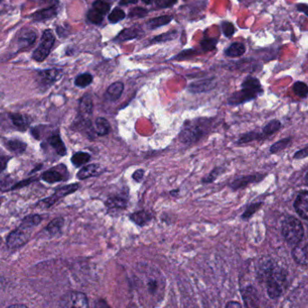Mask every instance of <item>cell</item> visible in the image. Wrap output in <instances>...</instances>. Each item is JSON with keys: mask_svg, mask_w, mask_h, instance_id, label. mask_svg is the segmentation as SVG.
Listing matches in <instances>:
<instances>
[{"mask_svg": "<svg viewBox=\"0 0 308 308\" xmlns=\"http://www.w3.org/2000/svg\"><path fill=\"white\" fill-rule=\"evenodd\" d=\"M212 124L213 120L207 117L188 120L183 125L178 139L184 145H194L208 134L211 129Z\"/></svg>", "mask_w": 308, "mask_h": 308, "instance_id": "cell-1", "label": "cell"}, {"mask_svg": "<svg viewBox=\"0 0 308 308\" xmlns=\"http://www.w3.org/2000/svg\"><path fill=\"white\" fill-rule=\"evenodd\" d=\"M262 92L263 90L260 80L253 76H248L242 82L241 90L232 94L227 101L228 104L236 106L254 99Z\"/></svg>", "mask_w": 308, "mask_h": 308, "instance_id": "cell-2", "label": "cell"}, {"mask_svg": "<svg viewBox=\"0 0 308 308\" xmlns=\"http://www.w3.org/2000/svg\"><path fill=\"white\" fill-rule=\"evenodd\" d=\"M282 234L290 244H298L304 238L303 224L296 217L289 216L283 221Z\"/></svg>", "mask_w": 308, "mask_h": 308, "instance_id": "cell-3", "label": "cell"}, {"mask_svg": "<svg viewBox=\"0 0 308 308\" xmlns=\"http://www.w3.org/2000/svg\"><path fill=\"white\" fill-rule=\"evenodd\" d=\"M55 43V36L51 30H45L42 36L41 43L33 53V59L36 61H44L48 57Z\"/></svg>", "mask_w": 308, "mask_h": 308, "instance_id": "cell-4", "label": "cell"}, {"mask_svg": "<svg viewBox=\"0 0 308 308\" xmlns=\"http://www.w3.org/2000/svg\"><path fill=\"white\" fill-rule=\"evenodd\" d=\"M59 308H89V300L85 294L71 291L61 297Z\"/></svg>", "mask_w": 308, "mask_h": 308, "instance_id": "cell-5", "label": "cell"}, {"mask_svg": "<svg viewBox=\"0 0 308 308\" xmlns=\"http://www.w3.org/2000/svg\"><path fill=\"white\" fill-rule=\"evenodd\" d=\"M128 199V190H127L110 196L105 202V204L108 213L110 215H114L127 209Z\"/></svg>", "mask_w": 308, "mask_h": 308, "instance_id": "cell-6", "label": "cell"}, {"mask_svg": "<svg viewBox=\"0 0 308 308\" xmlns=\"http://www.w3.org/2000/svg\"><path fill=\"white\" fill-rule=\"evenodd\" d=\"M78 189H79V184H78V183H73V184H70V185H66V186L60 187V188L55 190V192L52 194L51 197L40 201L39 204H42L43 208H51L53 204H55L58 201L60 200L61 198L67 197L71 194L75 193Z\"/></svg>", "mask_w": 308, "mask_h": 308, "instance_id": "cell-7", "label": "cell"}, {"mask_svg": "<svg viewBox=\"0 0 308 308\" xmlns=\"http://www.w3.org/2000/svg\"><path fill=\"white\" fill-rule=\"evenodd\" d=\"M31 235V229L20 225L16 230L13 231L11 234L8 235L7 239V244L9 249H17L23 245L26 244L29 240Z\"/></svg>", "mask_w": 308, "mask_h": 308, "instance_id": "cell-8", "label": "cell"}, {"mask_svg": "<svg viewBox=\"0 0 308 308\" xmlns=\"http://www.w3.org/2000/svg\"><path fill=\"white\" fill-rule=\"evenodd\" d=\"M93 100L89 94H85L79 100L78 104V120L90 121L93 114Z\"/></svg>", "mask_w": 308, "mask_h": 308, "instance_id": "cell-9", "label": "cell"}, {"mask_svg": "<svg viewBox=\"0 0 308 308\" xmlns=\"http://www.w3.org/2000/svg\"><path fill=\"white\" fill-rule=\"evenodd\" d=\"M215 86H216V81L215 78H203V79L191 82L188 87V89L190 92L193 94L204 93L213 90L215 89Z\"/></svg>", "mask_w": 308, "mask_h": 308, "instance_id": "cell-10", "label": "cell"}, {"mask_svg": "<svg viewBox=\"0 0 308 308\" xmlns=\"http://www.w3.org/2000/svg\"><path fill=\"white\" fill-rule=\"evenodd\" d=\"M143 34V31L141 26L138 25L130 26L128 28L122 30L116 36H115L113 41L115 43H124V42L131 41L136 38L141 36V34Z\"/></svg>", "mask_w": 308, "mask_h": 308, "instance_id": "cell-11", "label": "cell"}, {"mask_svg": "<svg viewBox=\"0 0 308 308\" xmlns=\"http://www.w3.org/2000/svg\"><path fill=\"white\" fill-rule=\"evenodd\" d=\"M63 76V71L59 69H50L39 72V80L43 87L48 88L59 80Z\"/></svg>", "mask_w": 308, "mask_h": 308, "instance_id": "cell-12", "label": "cell"}, {"mask_svg": "<svg viewBox=\"0 0 308 308\" xmlns=\"http://www.w3.org/2000/svg\"><path fill=\"white\" fill-rule=\"evenodd\" d=\"M267 290L271 298H277L281 296L283 291L281 278L277 275H269L267 277Z\"/></svg>", "mask_w": 308, "mask_h": 308, "instance_id": "cell-13", "label": "cell"}, {"mask_svg": "<svg viewBox=\"0 0 308 308\" xmlns=\"http://www.w3.org/2000/svg\"><path fill=\"white\" fill-rule=\"evenodd\" d=\"M294 260L298 264L307 265L308 264V239L306 241H302L295 246L293 250Z\"/></svg>", "mask_w": 308, "mask_h": 308, "instance_id": "cell-14", "label": "cell"}, {"mask_svg": "<svg viewBox=\"0 0 308 308\" xmlns=\"http://www.w3.org/2000/svg\"><path fill=\"white\" fill-rule=\"evenodd\" d=\"M102 173H103V170L100 167V165L96 163L89 164V165H86L84 167H82L78 171L77 173V178L79 180H85L87 178L99 176Z\"/></svg>", "mask_w": 308, "mask_h": 308, "instance_id": "cell-15", "label": "cell"}, {"mask_svg": "<svg viewBox=\"0 0 308 308\" xmlns=\"http://www.w3.org/2000/svg\"><path fill=\"white\" fill-rule=\"evenodd\" d=\"M295 208L302 218L308 220V191H304L297 196L295 201Z\"/></svg>", "mask_w": 308, "mask_h": 308, "instance_id": "cell-16", "label": "cell"}, {"mask_svg": "<svg viewBox=\"0 0 308 308\" xmlns=\"http://www.w3.org/2000/svg\"><path fill=\"white\" fill-rule=\"evenodd\" d=\"M57 15H58V5L47 7L39 11L35 12L31 15V18L34 19V21H36V22H42V21L52 19Z\"/></svg>", "mask_w": 308, "mask_h": 308, "instance_id": "cell-17", "label": "cell"}, {"mask_svg": "<svg viewBox=\"0 0 308 308\" xmlns=\"http://www.w3.org/2000/svg\"><path fill=\"white\" fill-rule=\"evenodd\" d=\"M125 89V85L121 81L114 82L113 84L108 87L105 97L108 101L115 102L118 100L119 98L122 96V92Z\"/></svg>", "mask_w": 308, "mask_h": 308, "instance_id": "cell-18", "label": "cell"}, {"mask_svg": "<svg viewBox=\"0 0 308 308\" xmlns=\"http://www.w3.org/2000/svg\"><path fill=\"white\" fill-rule=\"evenodd\" d=\"M129 218L132 222L137 224L138 227H143L152 221L153 215L149 211L141 210V211H136L131 214L129 215Z\"/></svg>", "mask_w": 308, "mask_h": 308, "instance_id": "cell-19", "label": "cell"}, {"mask_svg": "<svg viewBox=\"0 0 308 308\" xmlns=\"http://www.w3.org/2000/svg\"><path fill=\"white\" fill-rule=\"evenodd\" d=\"M261 178H259L256 175L244 176V177H241V178L234 179V180L231 182L229 186H230L231 189H233L234 190H240V189L248 186L249 184L253 183V182L259 181Z\"/></svg>", "mask_w": 308, "mask_h": 308, "instance_id": "cell-20", "label": "cell"}, {"mask_svg": "<svg viewBox=\"0 0 308 308\" xmlns=\"http://www.w3.org/2000/svg\"><path fill=\"white\" fill-rule=\"evenodd\" d=\"M48 143L57 152L59 156H65L67 154V149L59 134H52L48 138Z\"/></svg>", "mask_w": 308, "mask_h": 308, "instance_id": "cell-21", "label": "cell"}, {"mask_svg": "<svg viewBox=\"0 0 308 308\" xmlns=\"http://www.w3.org/2000/svg\"><path fill=\"white\" fill-rule=\"evenodd\" d=\"M172 20H173V15H161V16L150 19L148 22L146 23V26L150 30L158 29L161 26H167Z\"/></svg>", "mask_w": 308, "mask_h": 308, "instance_id": "cell-22", "label": "cell"}, {"mask_svg": "<svg viewBox=\"0 0 308 308\" xmlns=\"http://www.w3.org/2000/svg\"><path fill=\"white\" fill-rule=\"evenodd\" d=\"M246 52V46L242 43L235 42L233 43L232 45L225 50V55L230 58H237L244 54Z\"/></svg>", "mask_w": 308, "mask_h": 308, "instance_id": "cell-23", "label": "cell"}, {"mask_svg": "<svg viewBox=\"0 0 308 308\" xmlns=\"http://www.w3.org/2000/svg\"><path fill=\"white\" fill-rule=\"evenodd\" d=\"M111 130V126L108 120L104 117H97L95 120V132L98 136H105L109 134Z\"/></svg>", "mask_w": 308, "mask_h": 308, "instance_id": "cell-24", "label": "cell"}, {"mask_svg": "<svg viewBox=\"0 0 308 308\" xmlns=\"http://www.w3.org/2000/svg\"><path fill=\"white\" fill-rule=\"evenodd\" d=\"M42 179L49 184H53L57 182L63 181L64 180V177L61 172L57 171L56 168H53L52 170H49L44 172L42 175Z\"/></svg>", "mask_w": 308, "mask_h": 308, "instance_id": "cell-25", "label": "cell"}, {"mask_svg": "<svg viewBox=\"0 0 308 308\" xmlns=\"http://www.w3.org/2000/svg\"><path fill=\"white\" fill-rule=\"evenodd\" d=\"M91 159L90 154L88 152H78L73 154L71 157V163L74 165L76 168H80L84 166L85 164L88 163Z\"/></svg>", "mask_w": 308, "mask_h": 308, "instance_id": "cell-26", "label": "cell"}, {"mask_svg": "<svg viewBox=\"0 0 308 308\" xmlns=\"http://www.w3.org/2000/svg\"><path fill=\"white\" fill-rule=\"evenodd\" d=\"M92 82H93V76L89 72H85V73H82V74H79L76 77L74 84L76 87H78L79 89H85L89 85H91Z\"/></svg>", "mask_w": 308, "mask_h": 308, "instance_id": "cell-27", "label": "cell"}, {"mask_svg": "<svg viewBox=\"0 0 308 308\" xmlns=\"http://www.w3.org/2000/svg\"><path fill=\"white\" fill-rule=\"evenodd\" d=\"M178 31L177 30H172L167 33H164V34H159L154 38H152L151 40V44H159V43H166V42H171L175 40L176 38L178 37Z\"/></svg>", "mask_w": 308, "mask_h": 308, "instance_id": "cell-28", "label": "cell"}, {"mask_svg": "<svg viewBox=\"0 0 308 308\" xmlns=\"http://www.w3.org/2000/svg\"><path fill=\"white\" fill-rule=\"evenodd\" d=\"M7 147L10 152L15 154H22L24 152H26V143L22 141H18V140H10V141H7Z\"/></svg>", "mask_w": 308, "mask_h": 308, "instance_id": "cell-29", "label": "cell"}, {"mask_svg": "<svg viewBox=\"0 0 308 308\" xmlns=\"http://www.w3.org/2000/svg\"><path fill=\"white\" fill-rule=\"evenodd\" d=\"M36 39V34L32 30H26L23 31L21 35L19 36V43L21 46H29L33 45Z\"/></svg>", "mask_w": 308, "mask_h": 308, "instance_id": "cell-30", "label": "cell"}, {"mask_svg": "<svg viewBox=\"0 0 308 308\" xmlns=\"http://www.w3.org/2000/svg\"><path fill=\"white\" fill-rule=\"evenodd\" d=\"M64 219L63 217H58L54 220H52L51 223H49L48 227H46V230L49 234H59L61 228L64 227Z\"/></svg>", "mask_w": 308, "mask_h": 308, "instance_id": "cell-31", "label": "cell"}, {"mask_svg": "<svg viewBox=\"0 0 308 308\" xmlns=\"http://www.w3.org/2000/svg\"><path fill=\"white\" fill-rule=\"evenodd\" d=\"M127 14L121 8H116L113 9L109 14H108V21L110 24H117V23L122 21L126 18Z\"/></svg>", "mask_w": 308, "mask_h": 308, "instance_id": "cell-32", "label": "cell"}, {"mask_svg": "<svg viewBox=\"0 0 308 308\" xmlns=\"http://www.w3.org/2000/svg\"><path fill=\"white\" fill-rule=\"evenodd\" d=\"M42 220V216L39 215H30L24 218L21 225L32 229L33 227H36L41 223Z\"/></svg>", "mask_w": 308, "mask_h": 308, "instance_id": "cell-33", "label": "cell"}, {"mask_svg": "<svg viewBox=\"0 0 308 308\" xmlns=\"http://www.w3.org/2000/svg\"><path fill=\"white\" fill-rule=\"evenodd\" d=\"M10 119H11L13 125H14L18 130H26V127H27L28 122H27L26 118H25L22 115H20V114H11V115H10Z\"/></svg>", "mask_w": 308, "mask_h": 308, "instance_id": "cell-34", "label": "cell"}, {"mask_svg": "<svg viewBox=\"0 0 308 308\" xmlns=\"http://www.w3.org/2000/svg\"><path fill=\"white\" fill-rule=\"evenodd\" d=\"M105 15L100 14L99 12H97L96 9L91 8L89 9L88 14H87V19L89 23L93 24V25H100L101 23L104 20Z\"/></svg>", "mask_w": 308, "mask_h": 308, "instance_id": "cell-35", "label": "cell"}, {"mask_svg": "<svg viewBox=\"0 0 308 308\" xmlns=\"http://www.w3.org/2000/svg\"><path fill=\"white\" fill-rule=\"evenodd\" d=\"M92 8L96 9L97 12H99L100 14L106 16V15L110 11V3H108L106 0H96L94 1Z\"/></svg>", "mask_w": 308, "mask_h": 308, "instance_id": "cell-36", "label": "cell"}, {"mask_svg": "<svg viewBox=\"0 0 308 308\" xmlns=\"http://www.w3.org/2000/svg\"><path fill=\"white\" fill-rule=\"evenodd\" d=\"M280 127H281V124L279 121H277V120L271 121L268 125H266V127H264L262 134H263V136H266V137L270 136L271 134H274L275 132L279 130Z\"/></svg>", "mask_w": 308, "mask_h": 308, "instance_id": "cell-37", "label": "cell"}, {"mask_svg": "<svg viewBox=\"0 0 308 308\" xmlns=\"http://www.w3.org/2000/svg\"><path fill=\"white\" fill-rule=\"evenodd\" d=\"M217 38H208V39H204L203 41L200 43L201 50L204 51V52H211L213 50H215L216 48V45H217Z\"/></svg>", "mask_w": 308, "mask_h": 308, "instance_id": "cell-38", "label": "cell"}, {"mask_svg": "<svg viewBox=\"0 0 308 308\" xmlns=\"http://www.w3.org/2000/svg\"><path fill=\"white\" fill-rule=\"evenodd\" d=\"M293 90L298 97H305L308 95V86L304 82H296L293 86Z\"/></svg>", "mask_w": 308, "mask_h": 308, "instance_id": "cell-39", "label": "cell"}, {"mask_svg": "<svg viewBox=\"0 0 308 308\" xmlns=\"http://www.w3.org/2000/svg\"><path fill=\"white\" fill-rule=\"evenodd\" d=\"M223 169L222 168H215L213 171H210V173L202 179L203 184H210L212 182L215 181L216 178H218V176L223 173Z\"/></svg>", "mask_w": 308, "mask_h": 308, "instance_id": "cell-40", "label": "cell"}, {"mask_svg": "<svg viewBox=\"0 0 308 308\" xmlns=\"http://www.w3.org/2000/svg\"><path fill=\"white\" fill-rule=\"evenodd\" d=\"M221 26H222V30H223L224 36L231 38L235 34V27H234L233 23L229 22V21H223L221 24Z\"/></svg>", "mask_w": 308, "mask_h": 308, "instance_id": "cell-41", "label": "cell"}, {"mask_svg": "<svg viewBox=\"0 0 308 308\" xmlns=\"http://www.w3.org/2000/svg\"><path fill=\"white\" fill-rule=\"evenodd\" d=\"M148 15V10L143 8H134L131 9L128 14L130 18H142Z\"/></svg>", "mask_w": 308, "mask_h": 308, "instance_id": "cell-42", "label": "cell"}, {"mask_svg": "<svg viewBox=\"0 0 308 308\" xmlns=\"http://www.w3.org/2000/svg\"><path fill=\"white\" fill-rule=\"evenodd\" d=\"M260 207H261V203H255V204H250L247 209L245 210L243 215H241V217L245 220L248 219Z\"/></svg>", "mask_w": 308, "mask_h": 308, "instance_id": "cell-43", "label": "cell"}, {"mask_svg": "<svg viewBox=\"0 0 308 308\" xmlns=\"http://www.w3.org/2000/svg\"><path fill=\"white\" fill-rule=\"evenodd\" d=\"M177 2L178 0H156L155 4L159 8H172Z\"/></svg>", "mask_w": 308, "mask_h": 308, "instance_id": "cell-44", "label": "cell"}, {"mask_svg": "<svg viewBox=\"0 0 308 308\" xmlns=\"http://www.w3.org/2000/svg\"><path fill=\"white\" fill-rule=\"evenodd\" d=\"M290 141V139H284L282 141H278L277 143H275L274 145H272V147L271 149V152H278L285 148L289 145V142Z\"/></svg>", "mask_w": 308, "mask_h": 308, "instance_id": "cell-45", "label": "cell"}, {"mask_svg": "<svg viewBox=\"0 0 308 308\" xmlns=\"http://www.w3.org/2000/svg\"><path fill=\"white\" fill-rule=\"evenodd\" d=\"M197 52H195L194 50H186V51H183V52H180V53H178V55L175 56L173 59H178V60H181V59H185L187 58H190L191 56L194 55V54H196Z\"/></svg>", "mask_w": 308, "mask_h": 308, "instance_id": "cell-46", "label": "cell"}, {"mask_svg": "<svg viewBox=\"0 0 308 308\" xmlns=\"http://www.w3.org/2000/svg\"><path fill=\"white\" fill-rule=\"evenodd\" d=\"M145 171L142 169H138L136 171H134L133 175H132V178L134 179L135 182H141L142 180V178L145 177Z\"/></svg>", "mask_w": 308, "mask_h": 308, "instance_id": "cell-47", "label": "cell"}, {"mask_svg": "<svg viewBox=\"0 0 308 308\" xmlns=\"http://www.w3.org/2000/svg\"><path fill=\"white\" fill-rule=\"evenodd\" d=\"M296 8H297V10L298 12H300V13H303L305 16H307L308 17V5L305 4V3H297L296 4Z\"/></svg>", "mask_w": 308, "mask_h": 308, "instance_id": "cell-48", "label": "cell"}, {"mask_svg": "<svg viewBox=\"0 0 308 308\" xmlns=\"http://www.w3.org/2000/svg\"><path fill=\"white\" fill-rule=\"evenodd\" d=\"M306 156H308V146L306 148L304 149V150H301L299 152H297L294 157L296 159H302V158H304V157Z\"/></svg>", "mask_w": 308, "mask_h": 308, "instance_id": "cell-49", "label": "cell"}, {"mask_svg": "<svg viewBox=\"0 0 308 308\" xmlns=\"http://www.w3.org/2000/svg\"><path fill=\"white\" fill-rule=\"evenodd\" d=\"M8 159L7 157H0V174L5 171L7 167Z\"/></svg>", "mask_w": 308, "mask_h": 308, "instance_id": "cell-50", "label": "cell"}, {"mask_svg": "<svg viewBox=\"0 0 308 308\" xmlns=\"http://www.w3.org/2000/svg\"><path fill=\"white\" fill-rule=\"evenodd\" d=\"M32 181H33V179H26V180H24V181L19 182V183H17L15 186H14L13 188H12V190L20 189V188H23V187L26 186V185H29L30 182Z\"/></svg>", "mask_w": 308, "mask_h": 308, "instance_id": "cell-51", "label": "cell"}, {"mask_svg": "<svg viewBox=\"0 0 308 308\" xmlns=\"http://www.w3.org/2000/svg\"><path fill=\"white\" fill-rule=\"evenodd\" d=\"M95 308H110V306L108 305V303L106 301L101 299V300H98L96 303Z\"/></svg>", "mask_w": 308, "mask_h": 308, "instance_id": "cell-52", "label": "cell"}, {"mask_svg": "<svg viewBox=\"0 0 308 308\" xmlns=\"http://www.w3.org/2000/svg\"><path fill=\"white\" fill-rule=\"evenodd\" d=\"M139 0H120V6H128V5L137 4Z\"/></svg>", "mask_w": 308, "mask_h": 308, "instance_id": "cell-53", "label": "cell"}, {"mask_svg": "<svg viewBox=\"0 0 308 308\" xmlns=\"http://www.w3.org/2000/svg\"><path fill=\"white\" fill-rule=\"evenodd\" d=\"M227 308H241V305L237 302H229L227 304Z\"/></svg>", "mask_w": 308, "mask_h": 308, "instance_id": "cell-54", "label": "cell"}, {"mask_svg": "<svg viewBox=\"0 0 308 308\" xmlns=\"http://www.w3.org/2000/svg\"><path fill=\"white\" fill-rule=\"evenodd\" d=\"M170 194H171V196H172V197H177L178 196V194H179V190L178 189V190H171Z\"/></svg>", "mask_w": 308, "mask_h": 308, "instance_id": "cell-55", "label": "cell"}, {"mask_svg": "<svg viewBox=\"0 0 308 308\" xmlns=\"http://www.w3.org/2000/svg\"><path fill=\"white\" fill-rule=\"evenodd\" d=\"M8 308H27L26 305H24V304H13L11 306H9Z\"/></svg>", "mask_w": 308, "mask_h": 308, "instance_id": "cell-56", "label": "cell"}, {"mask_svg": "<svg viewBox=\"0 0 308 308\" xmlns=\"http://www.w3.org/2000/svg\"><path fill=\"white\" fill-rule=\"evenodd\" d=\"M145 5H151L152 4V2L154 1V0H141Z\"/></svg>", "mask_w": 308, "mask_h": 308, "instance_id": "cell-57", "label": "cell"}, {"mask_svg": "<svg viewBox=\"0 0 308 308\" xmlns=\"http://www.w3.org/2000/svg\"><path fill=\"white\" fill-rule=\"evenodd\" d=\"M305 183H306V185L308 186V172L307 174H306V176H305Z\"/></svg>", "mask_w": 308, "mask_h": 308, "instance_id": "cell-58", "label": "cell"}, {"mask_svg": "<svg viewBox=\"0 0 308 308\" xmlns=\"http://www.w3.org/2000/svg\"><path fill=\"white\" fill-rule=\"evenodd\" d=\"M106 1H107V2H108V3H110V2H111V3H113V2H115V0H106Z\"/></svg>", "mask_w": 308, "mask_h": 308, "instance_id": "cell-59", "label": "cell"}, {"mask_svg": "<svg viewBox=\"0 0 308 308\" xmlns=\"http://www.w3.org/2000/svg\"><path fill=\"white\" fill-rule=\"evenodd\" d=\"M0 204H1V203H0Z\"/></svg>", "mask_w": 308, "mask_h": 308, "instance_id": "cell-60", "label": "cell"}]
</instances>
